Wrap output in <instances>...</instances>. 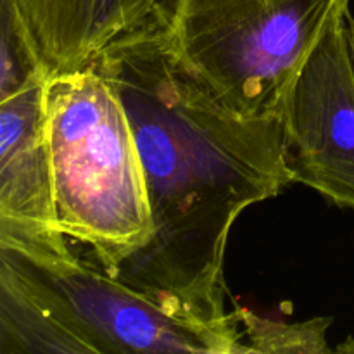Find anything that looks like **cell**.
Returning <instances> with one entry per match:
<instances>
[{
    "mask_svg": "<svg viewBox=\"0 0 354 354\" xmlns=\"http://www.w3.org/2000/svg\"><path fill=\"white\" fill-rule=\"evenodd\" d=\"M123 100L152 237L113 277L161 303L228 322L225 252L242 211L294 183L280 116L227 109L173 55L159 10L92 62Z\"/></svg>",
    "mask_w": 354,
    "mask_h": 354,
    "instance_id": "cell-1",
    "label": "cell"
},
{
    "mask_svg": "<svg viewBox=\"0 0 354 354\" xmlns=\"http://www.w3.org/2000/svg\"><path fill=\"white\" fill-rule=\"evenodd\" d=\"M44 111L59 227L113 275L149 244L154 228L123 100L90 64L48 78Z\"/></svg>",
    "mask_w": 354,
    "mask_h": 354,
    "instance_id": "cell-2",
    "label": "cell"
},
{
    "mask_svg": "<svg viewBox=\"0 0 354 354\" xmlns=\"http://www.w3.org/2000/svg\"><path fill=\"white\" fill-rule=\"evenodd\" d=\"M351 0H162L173 55L227 109L280 116L311 48Z\"/></svg>",
    "mask_w": 354,
    "mask_h": 354,
    "instance_id": "cell-3",
    "label": "cell"
},
{
    "mask_svg": "<svg viewBox=\"0 0 354 354\" xmlns=\"http://www.w3.org/2000/svg\"><path fill=\"white\" fill-rule=\"evenodd\" d=\"M0 265L41 310L102 354H234L241 335L237 310L228 322L175 310L71 248L0 245Z\"/></svg>",
    "mask_w": 354,
    "mask_h": 354,
    "instance_id": "cell-4",
    "label": "cell"
},
{
    "mask_svg": "<svg viewBox=\"0 0 354 354\" xmlns=\"http://www.w3.org/2000/svg\"><path fill=\"white\" fill-rule=\"evenodd\" d=\"M351 12L339 14L311 48L282 104L294 182L354 209V52Z\"/></svg>",
    "mask_w": 354,
    "mask_h": 354,
    "instance_id": "cell-5",
    "label": "cell"
},
{
    "mask_svg": "<svg viewBox=\"0 0 354 354\" xmlns=\"http://www.w3.org/2000/svg\"><path fill=\"white\" fill-rule=\"evenodd\" d=\"M45 82L0 100V245L64 251L69 242L59 227L45 135Z\"/></svg>",
    "mask_w": 354,
    "mask_h": 354,
    "instance_id": "cell-6",
    "label": "cell"
},
{
    "mask_svg": "<svg viewBox=\"0 0 354 354\" xmlns=\"http://www.w3.org/2000/svg\"><path fill=\"white\" fill-rule=\"evenodd\" d=\"M45 78L86 68L162 0H16Z\"/></svg>",
    "mask_w": 354,
    "mask_h": 354,
    "instance_id": "cell-7",
    "label": "cell"
},
{
    "mask_svg": "<svg viewBox=\"0 0 354 354\" xmlns=\"http://www.w3.org/2000/svg\"><path fill=\"white\" fill-rule=\"evenodd\" d=\"M0 354H102L41 310L0 265Z\"/></svg>",
    "mask_w": 354,
    "mask_h": 354,
    "instance_id": "cell-8",
    "label": "cell"
},
{
    "mask_svg": "<svg viewBox=\"0 0 354 354\" xmlns=\"http://www.w3.org/2000/svg\"><path fill=\"white\" fill-rule=\"evenodd\" d=\"M241 335L234 354H337L328 344L330 317L282 322L259 317L248 308H235Z\"/></svg>",
    "mask_w": 354,
    "mask_h": 354,
    "instance_id": "cell-9",
    "label": "cell"
},
{
    "mask_svg": "<svg viewBox=\"0 0 354 354\" xmlns=\"http://www.w3.org/2000/svg\"><path fill=\"white\" fill-rule=\"evenodd\" d=\"M16 0H0V100L45 82Z\"/></svg>",
    "mask_w": 354,
    "mask_h": 354,
    "instance_id": "cell-10",
    "label": "cell"
},
{
    "mask_svg": "<svg viewBox=\"0 0 354 354\" xmlns=\"http://www.w3.org/2000/svg\"><path fill=\"white\" fill-rule=\"evenodd\" d=\"M349 33H351V44H353V52H354V17L349 19Z\"/></svg>",
    "mask_w": 354,
    "mask_h": 354,
    "instance_id": "cell-11",
    "label": "cell"
}]
</instances>
